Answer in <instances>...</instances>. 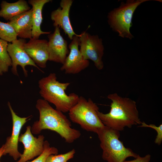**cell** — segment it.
Here are the masks:
<instances>
[{"mask_svg": "<svg viewBox=\"0 0 162 162\" xmlns=\"http://www.w3.org/2000/svg\"><path fill=\"white\" fill-rule=\"evenodd\" d=\"M26 43L24 39L20 38L8 43L7 51L12 61L11 71L17 76H19L17 70L18 65L22 68L25 76H28V71L25 68L27 65L33 66L42 71L25 51L24 46Z\"/></svg>", "mask_w": 162, "mask_h": 162, "instance_id": "ba28073f", "label": "cell"}, {"mask_svg": "<svg viewBox=\"0 0 162 162\" xmlns=\"http://www.w3.org/2000/svg\"><path fill=\"white\" fill-rule=\"evenodd\" d=\"M24 48L36 64L41 68L46 67L49 58L47 40L32 38L25 44Z\"/></svg>", "mask_w": 162, "mask_h": 162, "instance_id": "5bb4252c", "label": "cell"}, {"mask_svg": "<svg viewBox=\"0 0 162 162\" xmlns=\"http://www.w3.org/2000/svg\"><path fill=\"white\" fill-rule=\"evenodd\" d=\"M55 28L53 33L48 35L49 60L63 64L69 53L68 43L61 35L59 28Z\"/></svg>", "mask_w": 162, "mask_h": 162, "instance_id": "7c38bea8", "label": "cell"}, {"mask_svg": "<svg viewBox=\"0 0 162 162\" xmlns=\"http://www.w3.org/2000/svg\"><path fill=\"white\" fill-rule=\"evenodd\" d=\"M32 9L17 15L8 22L14 29L17 36L21 38H32Z\"/></svg>", "mask_w": 162, "mask_h": 162, "instance_id": "9a60e30c", "label": "cell"}, {"mask_svg": "<svg viewBox=\"0 0 162 162\" xmlns=\"http://www.w3.org/2000/svg\"><path fill=\"white\" fill-rule=\"evenodd\" d=\"M4 149L3 145L0 148V159L2 156L3 155V153L4 152ZM0 162H1L0 161Z\"/></svg>", "mask_w": 162, "mask_h": 162, "instance_id": "cb8c5ba5", "label": "cell"}, {"mask_svg": "<svg viewBox=\"0 0 162 162\" xmlns=\"http://www.w3.org/2000/svg\"><path fill=\"white\" fill-rule=\"evenodd\" d=\"M70 84L69 82H58L56 74L50 73L39 81V93L44 100L53 104L56 109L66 113L77 103L79 99V96L74 93L66 94L65 91Z\"/></svg>", "mask_w": 162, "mask_h": 162, "instance_id": "3957f363", "label": "cell"}, {"mask_svg": "<svg viewBox=\"0 0 162 162\" xmlns=\"http://www.w3.org/2000/svg\"><path fill=\"white\" fill-rule=\"evenodd\" d=\"M50 0H29L28 3L32 6V38L38 39L42 34H49L51 32H44L40 28L42 22V9L44 5Z\"/></svg>", "mask_w": 162, "mask_h": 162, "instance_id": "2e32d148", "label": "cell"}, {"mask_svg": "<svg viewBox=\"0 0 162 162\" xmlns=\"http://www.w3.org/2000/svg\"><path fill=\"white\" fill-rule=\"evenodd\" d=\"M31 128V126H27L25 132L20 136L19 142L23 144L24 150L19 160L15 162H26L38 156L43 152L44 136L40 135L38 138L34 137Z\"/></svg>", "mask_w": 162, "mask_h": 162, "instance_id": "9c48e42d", "label": "cell"}, {"mask_svg": "<svg viewBox=\"0 0 162 162\" xmlns=\"http://www.w3.org/2000/svg\"><path fill=\"white\" fill-rule=\"evenodd\" d=\"M107 97L112 101L110 112L106 114L99 111L98 112L105 126L119 131L125 127L130 128L134 125L141 124L135 101L122 97L115 93L108 95Z\"/></svg>", "mask_w": 162, "mask_h": 162, "instance_id": "7a4b0ae2", "label": "cell"}, {"mask_svg": "<svg viewBox=\"0 0 162 162\" xmlns=\"http://www.w3.org/2000/svg\"><path fill=\"white\" fill-rule=\"evenodd\" d=\"M0 17L7 21L31 9L26 1L19 0L14 3L3 1L1 4Z\"/></svg>", "mask_w": 162, "mask_h": 162, "instance_id": "e0dca14e", "label": "cell"}, {"mask_svg": "<svg viewBox=\"0 0 162 162\" xmlns=\"http://www.w3.org/2000/svg\"><path fill=\"white\" fill-rule=\"evenodd\" d=\"M148 0H128L126 3L122 2L119 7L114 8L108 14V22L114 31L123 38L131 40L134 36L130 32L132 26L134 12L142 3Z\"/></svg>", "mask_w": 162, "mask_h": 162, "instance_id": "8992f818", "label": "cell"}, {"mask_svg": "<svg viewBox=\"0 0 162 162\" xmlns=\"http://www.w3.org/2000/svg\"><path fill=\"white\" fill-rule=\"evenodd\" d=\"M8 104L12 117V130L11 136L7 137L6 142L3 145L4 149L3 155L8 154L14 160H16L20 158L21 154L18 150V144L20 131L22 127L31 116L26 117L18 116L14 111L9 102Z\"/></svg>", "mask_w": 162, "mask_h": 162, "instance_id": "30bf717a", "label": "cell"}, {"mask_svg": "<svg viewBox=\"0 0 162 162\" xmlns=\"http://www.w3.org/2000/svg\"><path fill=\"white\" fill-rule=\"evenodd\" d=\"M80 51L86 60H90L99 70H102L104 64L102 58L104 48L102 40L97 35H92L86 32L79 34Z\"/></svg>", "mask_w": 162, "mask_h": 162, "instance_id": "52a82bcc", "label": "cell"}, {"mask_svg": "<svg viewBox=\"0 0 162 162\" xmlns=\"http://www.w3.org/2000/svg\"><path fill=\"white\" fill-rule=\"evenodd\" d=\"M0 38V75L8 71L9 67L12 66L11 58L7 51L8 43Z\"/></svg>", "mask_w": 162, "mask_h": 162, "instance_id": "ac0fdd59", "label": "cell"}, {"mask_svg": "<svg viewBox=\"0 0 162 162\" xmlns=\"http://www.w3.org/2000/svg\"><path fill=\"white\" fill-rule=\"evenodd\" d=\"M17 35L12 26L7 23L0 21V38L12 42L17 39Z\"/></svg>", "mask_w": 162, "mask_h": 162, "instance_id": "d6986e66", "label": "cell"}, {"mask_svg": "<svg viewBox=\"0 0 162 162\" xmlns=\"http://www.w3.org/2000/svg\"><path fill=\"white\" fill-rule=\"evenodd\" d=\"M75 152L76 151L74 148L65 154H50L47 157L45 162H68L74 157Z\"/></svg>", "mask_w": 162, "mask_h": 162, "instance_id": "44dd1931", "label": "cell"}, {"mask_svg": "<svg viewBox=\"0 0 162 162\" xmlns=\"http://www.w3.org/2000/svg\"><path fill=\"white\" fill-rule=\"evenodd\" d=\"M139 127H149L154 129L157 132V135L155 139L154 142L158 145L161 144L162 141V124L159 126H156L154 124H146L144 122H142L141 125Z\"/></svg>", "mask_w": 162, "mask_h": 162, "instance_id": "7402d4cb", "label": "cell"}, {"mask_svg": "<svg viewBox=\"0 0 162 162\" xmlns=\"http://www.w3.org/2000/svg\"><path fill=\"white\" fill-rule=\"evenodd\" d=\"M151 157V155L149 154L146 155L144 157H141L138 155L135 159L131 160H125L124 162H149Z\"/></svg>", "mask_w": 162, "mask_h": 162, "instance_id": "603a6c76", "label": "cell"}, {"mask_svg": "<svg viewBox=\"0 0 162 162\" xmlns=\"http://www.w3.org/2000/svg\"><path fill=\"white\" fill-rule=\"evenodd\" d=\"M102 150V158L108 162H124L129 157L136 158L138 154L126 148L119 138V131L105 126L96 133Z\"/></svg>", "mask_w": 162, "mask_h": 162, "instance_id": "277c9868", "label": "cell"}, {"mask_svg": "<svg viewBox=\"0 0 162 162\" xmlns=\"http://www.w3.org/2000/svg\"><path fill=\"white\" fill-rule=\"evenodd\" d=\"M36 107L39 112V118L31 127L32 134H38L43 130H50L58 134L68 143L80 136V131L71 128L70 122L63 112L53 108L46 100L38 99Z\"/></svg>", "mask_w": 162, "mask_h": 162, "instance_id": "6da1fadb", "label": "cell"}, {"mask_svg": "<svg viewBox=\"0 0 162 162\" xmlns=\"http://www.w3.org/2000/svg\"><path fill=\"white\" fill-rule=\"evenodd\" d=\"M99 108L90 98L79 97L77 103L68 112L70 120L88 132L97 133L105 126L99 118Z\"/></svg>", "mask_w": 162, "mask_h": 162, "instance_id": "5b68a950", "label": "cell"}, {"mask_svg": "<svg viewBox=\"0 0 162 162\" xmlns=\"http://www.w3.org/2000/svg\"><path fill=\"white\" fill-rule=\"evenodd\" d=\"M73 2L72 0H61L60 7L52 11L51 14V18L53 22V26L62 28L71 40L74 36L78 37L79 36L74 31L69 17L70 10Z\"/></svg>", "mask_w": 162, "mask_h": 162, "instance_id": "4fadbf2b", "label": "cell"}, {"mask_svg": "<svg viewBox=\"0 0 162 162\" xmlns=\"http://www.w3.org/2000/svg\"><path fill=\"white\" fill-rule=\"evenodd\" d=\"M78 37L74 36L68 46L70 51L60 70L68 74H77L88 67L89 62L83 58L79 49Z\"/></svg>", "mask_w": 162, "mask_h": 162, "instance_id": "8fae6325", "label": "cell"}, {"mask_svg": "<svg viewBox=\"0 0 162 162\" xmlns=\"http://www.w3.org/2000/svg\"><path fill=\"white\" fill-rule=\"evenodd\" d=\"M44 150L43 153L33 160L26 162H45L46 158L50 154H57L58 150L54 147H50V144L47 140L44 141Z\"/></svg>", "mask_w": 162, "mask_h": 162, "instance_id": "ffe728a7", "label": "cell"}]
</instances>
